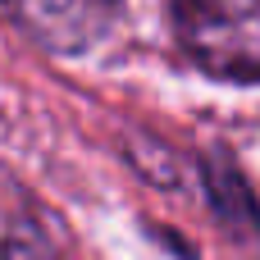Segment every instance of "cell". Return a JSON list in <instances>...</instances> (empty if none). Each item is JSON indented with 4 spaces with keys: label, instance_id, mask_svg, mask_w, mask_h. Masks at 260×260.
Returning <instances> with one entry per match:
<instances>
[{
    "label": "cell",
    "instance_id": "cell-1",
    "mask_svg": "<svg viewBox=\"0 0 260 260\" xmlns=\"http://www.w3.org/2000/svg\"><path fill=\"white\" fill-rule=\"evenodd\" d=\"M183 55L224 82H260V0H169Z\"/></svg>",
    "mask_w": 260,
    "mask_h": 260
},
{
    "label": "cell",
    "instance_id": "cell-3",
    "mask_svg": "<svg viewBox=\"0 0 260 260\" xmlns=\"http://www.w3.org/2000/svg\"><path fill=\"white\" fill-rule=\"evenodd\" d=\"M0 260H55V251H50V242H46L37 229L18 224V229L5 233V242H0Z\"/></svg>",
    "mask_w": 260,
    "mask_h": 260
},
{
    "label": "cell",
    "instance_id": "cell-2",
    "mask_svg": "<svg viewBox=\"0 0 260 260\" xmlns=\"http://www.w3.org/2000/svg\"><path fill=\"white\" fill-rule=\"evenodd\" d=\"M0 9L46 50L78 55L105 37L119 0H0Z\"/></svg>",
    "mask_w": 260,
    "mask_h": 260
}]
</instances>
